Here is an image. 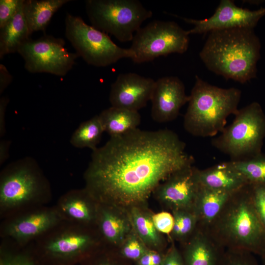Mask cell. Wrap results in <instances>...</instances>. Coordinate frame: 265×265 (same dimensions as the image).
Returning <instances> with one entry per match:
<instances>
[{"label":"cell","mask_w":265,"mask_h":265,"mask_svg":"<svg viewBox=\"0 0 265 265\" xmlns=\"http://www.w3.org/2000/svg\"><path fill=\"white\" fill-rule=\"evenodd\" d=\"M186 143L168 129L141 130L111 136L94 151L84 172V188L99 204L129 211L147 206L158 186L193 165Z\"/></svg>","instance_id":"6da1fadb"},{"label":"cell","mask_w":265,"mask_h":265,"mask_svg":"<svg viewBox=\"0 0 265 265\" xmlns=\"http://www.w3.org/2000/svg\"><path fill=\"white\" fill-rule=\"evenodd\" d=\"M260 49L254 29H225L209 32L199 56L211 71L243 84L256 77Z\"/></svg>","instance_id":"7a4b0ae2"},{"label":"cell","mask_w":265,"mask_h":265,"mask_svg":"<svg viewBox=\"0 0 265 265\" xmlns=\"http://www.w3.org/2000/svg\"><path fill=\"white\" fill-rule=\"evenodd\" d=\"M205 229L225 249L265 254V226L254 205L251 184L234 191Z\"/></svg>","instance_id":"3957f363"},{"label":"cell","mask_w":265,"mask_h":265,"mask_svg":"<svg viewBox=\"0 0 265 265\" xmlns=\"http://www.w3.org/2000/svg\"><path fill=\"white\" fill-rule=\"evenodd\" d=\"M52 197L50 182L33 158L26 157L16 160L1 171V220L46 206Z\"/></svg>","instance_id":"277c9868"},{"label":"cell","mask_w":265,"mask_h":265,"mask_svg":"<svg viewBox=\"0 0 265 265\" xmlns=\"http://www.w3.org/2000/svg\"><path fill=\"white\" fill-rule=\"evenodd\" d=\"M241 94L238 88L218 87L196 76L184 117L185 130L193 136L202 137L221 132L228 116L238 112Z\"/></svg>","instance_id":"5b68a950"},{"label":"cell","mask_w":265,"mask_h":265,"mask_svg":"<svg viewBox=\"0 0 265 265\" xmlns=\"http://www.w3.org/2000/svg\"><path fill=\"white\" fill-rule=\"evenodd\" d=\"M102 246L95 227L63 220L26 247L41 265H75Z\"/></svg>","instance_id":"8992f818"},{"label":"cell","mask_w":265,"mask_h":265,"mask_svg":"<svg viewBox=\"0 0 265 265\" xmlns=\"http://www.w3.org/2000/svg\"><path fill=\"white\" fill-rule=\"evenodd\" d=\"M233 122L211 144L228 155L230 160L247 159L262 153L265 137V114L257 102L238 109Z\"/></svg>","instance_id":"52a82bcc"},{"label":"cell","mask_w":265,"mask_h":265,"mask_svg":"<svg viewBox=\"0 0 265 265\" xmlns=\"http://www.w3.org/2000/svg\"><path fill=\"white\" fill-rule=\"evenodd\" d=\"M85 9L92 26L122 42L132 41L153 15L137 0H87Z\"/></svg>","instance_id":"ba28073f"},{"label":"cell","mask_w":265,"mask_h":265,"mask_svg":"<svg viewBox=\"0 0 265 265\" xmlns=\"http://www.w3.org/2000/svg\"><path fill=\"white\" fill-rule=\"evenodd\" d=\"M65 36L76 53L89 65L106 67L123 58L132 60L135 53L131 49L121 48L106 33L87 25L79 16L66 14Z\"/></svg>","instance_id":"9c48e42d"},{"label":"cell","mask_w":265,"mask_h":265,"mask_svg":"<svg viewBox=\"0 0 265 265\" xmlns=\"http://www.w3.org/2000/svg\"><path fill=\"white\" fill-rule=\"evenodd\" d=\"M131 48L135 53L132 61L142 63L173 53H184L188 49L187 30L174 21L154 20L135 33Z\"/></svg>","instance_id":"30bf717a"},{"label":"cell","mask_w":265,"mask_h":265,"mask_svg":"<svg viewBox=\"0 0 265 265\" xmlns=\"http://www.w3.org/2000/svg\"><path fill=\"white\" fill-rule=\"evenodd\" d=\"M62 38L45 35L36 40L30 38L17 53L23 58L28 72L62 77L72 69L79 57L76 53L68 52Z\"/></svg>","instance_id":"8fae6325"},{"label":"cell","mask_w":265,"mask_h":265,"mask_svg":"<svg viewBox=\"0 0 265 265\" xmlns=\"http://www.w3.org/2000/svg\"><path fill=\"white\" fill-rule=\"evenodd\" d=\"M1 220L0 239L23 248L63 220L55 206L46 205Z\"/></svg>","instance_id":"7c38bea8"},{"label":"cell","mask_w":265,"mask_h":265,"mask_svg":"<svg viewBox=\"0 0 265 265\" xmlns=\"http://www.w3.org/2000/svg\"><path fill=\"white\" fill-rule=\"evenodd\" d=\"M265 15V7L250 10L237 6L233 0H221L215 12L210 17L195 20L181 17L186 23L194 25L187 32L202 34L212 31L235 28L254 29Z\"/></svg>","instance_id":"4fadbf2b"},{"label":"cell","mask_w":265,"mask_h":265,"mask_svg":"<svg viewBox=\"0 0 265 265\" xmlns=\"http://www.w3.org/2000/svg\"><path fill=\"white\" fill-rule=\"evenodd\" d=\"M198 169L191 165L172 173L154 191L156 199L171 212L179 210L193 211L200 186Z\"/></svg>","instance_id":"5bb4252c"},{"label":"cell","mask_w":265,"mask_h":265,"mask_svg":"<svg viewBox=\"0 0 265 265\" xmlns=\"http://www.w3.org/2000/svg\"><path fill=\"white\" fill-rule=\"evenodd\" d=\"M156 80L134 73L119 74L111 85V106L137 111L151 100Z\"/></svg>","instance_id":"9a60e30c"},{"label":"cell","mask_w":265,"mask_h":265,"mask_svg":"<svg viewBox=\"0 0 265 265\" xmlns=\"http://www.w3.org/2000/svg\"><path fill=\"white\" fill-rule=\"evenodd\" d=\"M189 100L183 82L177 77L166 76L156 80L151 101V115L158 123L177 118L182 107Z\"/></svg>","instance_id":"2e32d148"},{"label":"cell","mask_w":265,"mask_h":265,"mask_svg":"<svg viewBox=\"0 0 265 265\" xmlns=\"http://www.w3.org/2000/svg\"><path fill=\"white\" fill-rule=\"evenodd\" d=\"M95 228L103 245L116 249L132 230L128 210L99 203Z\"/></svg>","instance_id":"e0dca14e"},{"label":"cell","mask_w":265,"mask_h":265,"mask_svg":"<svg viewBox=\"0 0 265 265\" xmlns=\"http://www.w3.org/2000/svg\"><path fill=\"white\" fill-rule=\"evenodd\" d=\"M54 206L63 220L95 227L99 203L84 187L67 191Z\"/></svg>","instance_id":"ac0fdd59"},{"label":"cell","mask_w":265,"mask_h":265,"mask_svg":"<svg viewBox=\"0 0 265 265\" xmlns=\"http://www.w3.org/2000/svg\"><path fill=\"white\" fill-rule=\"evenodd\" d=\"M182 245L181 252L186 265H219L225 250L206 229L198 225Z\"/></svg>","instance_id":"d6986e66"},{"label":"cell","mask_w":265,"mask_h":265,"mask_svg":"<svg viewBox=\"0 0 265 265\" xmlns=\"http://www.w3.org/2000/svg\"><path fill=\"white\" fill-rule=\"evenodd\" d=\"M197 177L200 185L225 192H234L249 184L229 161L205 169H198Z\"/></svg>","instance_id":"ffe728a7"},{"label":"cell","mask_w":265,"mask_h":265,"mask_svg":"<svg viewBox=\"0 0 265 265\" xmlns=\"http://www.w3.org/2000/svg\"><path fill=\"white\" fill-rule=\"evenodd\" d=\"M128 211L133 230L145 245L149 249L164 252L165 238L155 227L153 213L147 207H134Z\"/></svg>","instance_id":"44dd1931"},{"label":"cell","mask_w":265,"mask_h":265,"mask_svg":"<svg viewBox=\"0 0 265 265\" xmlns=\"http://www.w3.org/2000/svg\"><path fill=\"white\" fill-rule=\"evenodd\" d=\"M211 189L200 185L193 208L198 226L207 228L217 217L233 193Z\"/></svg>","instance_id":"7402d4cb"},{"label":"cell","mask_w":265,"mask_h":265,"mask_svg":"<svg viewBox=\"0 0 265 265\" xmlns=\"http://www.w3.org/2000/svg\"><path fill=\"white\" fill-rule=\"evenodd\" d=\"M22 0L12 18L0 28V58L4 55L17 53L19 48L29 40L30 33L23 10Z\"/></svg>","instance_id":"603a6c76"},{"label":"cell","mask_w":265,"mask_h":265,"mask_svg":"<svg viewBox=\"0 0 265 265\" xmlns=\"http://www.w3.org/2000/svg\"><path fill=\"white\" fill-rule=\"evenodd\" d=\"M70 0H24V16L31 35L45 31L54 14Z\"/></svg>","instance_id":"cb8c5ba5"},{"label":"cell","mask_w":265,"mask_h":265,"mask_svg":"<svg viewBox=\"0 0 265 265\" xmlns=\"http://www.w3.org/2000/svg\"><path fill=\"white\" fill-rule=\"evenodd\" d=\"M105 132L111 136L125 134L137 128L141 122L138 111L110 106L99 114Z\"/></svg>","instance_id":"d4e9b609"},{"label":"cell","mask_w":265,"mask_h":265,"mask_svg":"<svg viewBox=\"0 0 265 265\" xmlns=\"http://www.w3.org/2000/svg\"><path fill=\"white\" fill-rule=\"evenodd\" d=\"M105 132L99 115L81 123L70 139L71 144L78 148H88L94 151Z\"/></svg>","instance_id":"484cf974"},{"label":"cell","mask_w":265,"mask_h":265,"mask_svg":"<svg viewBox=\"0 0 265 265\" xmlns=\"http://www.w3.org/2000/svg\"><path fill=\"white\" fill-rule=\"evenodd\" d=\"M248 184L265 186V155L262 153L241 160L229 161Z\"/></svg>","instance_id":"4316f807"},{"label":"cell","mask_w":265,"mask_h":265,"mask_svg":"<svg viewBox=\"0 0 265 265\" xmlns=\"http://www.w3.org/2000/svg\"><path fill=\"white\" fill-rule=\"evenodd\" d=\"M171 212L174 223L169 237L172 240L179 241L182 244L195 232L198 225V220L192 211L179 210Z\"/></svg>","instance_id":"83f0119b"},{"label":"cell","mask_w":265,"mask_h":265,"mask_svg":"<svg viewBox=\"0 0 265 265\" xmlns=\"http://www.w3.org/2000/svg\"><path fill=\"white\" fill-rule=\"evenodd\" d=\"M0 265H41L27 247L21 248L1 240Z\"/></svg>","instance_id":"f1b7e54d"},{"label":"cell","mask_w":265,"mask_h":265,"mask_svg":"<svg viewBox=\"0 0 265 265\" xmlns=\"http://www.w3.org/2000/svg\"><path fill=\"white\" fill-rule=\"evenodd\" d=\"M131 263L123 258L116 249L102 246L80 265H132Z\"/></svg>","instance_id":"f546056e"},{"label":"cell","mask_w":265,"mask_h":265,"mask_svg":"<svg viewBox=\"0 0 265 265\" xmlns=\"http://www.w3.org/2000/svg\"><path fill=\"white\" fill-rule=\"evenodd\" d=\"M148 249L134 231L128 235L117 250L125 259L131 262H136Z\"/></svg>","instance_id":"4dcf8cb0"},{"label":"cell","mask_w":265,"mask_h":265,"mask_svg":"<svg viewBox=\"0 0 265 265\" xmlns=\"http://www.w3.org/2000/svg\"><path fill=\"white\" fill-rule=\"evenodd\" d=\"M253 255L242 250L225 249L219 265H260Z\"/></svg>","instance_id":"1f68e13d"},{"label":"cell","mask_w":265,"mask_h":265,"mask_svg":"<svg viewBox=\"0 0 265 265\" xmlns=\"http://www.w3.org/2000/svg\"><path fill=\"white\" fill-rule=\"evenodd\" d=\"M152 219L159 232L162 234L170 235L174 223V217L172 213L164 211L153 213Z\"/></svg>","instance_id":"d6a6232c"},{"label":"cell","mask_w":265,"mask_h":265,"mask_svg":"<svg viewBox=\"0 0 265 265\" xmlns=\"http://www.w3.org/2000/svg\"><path fill=\"white\" fill-rule=\"evenodd\" d=\"M22 0H0V28L14 16Z\"/></svg>","instance_id":"836d02e7"},{"label":"cell","mask_w":265,"mask_h":265,"mask_svg":"<svg viewBox=\"0 0 265 265\" xmlns=\"http://www.w3.org/2000/svg\"><path fill=\"white\" fill-rule=\"evenodd\" d=\"M252 186V198L256 211L265 226V186Z\"/></svg>","instance_id":"e575fe53"},{"label":"cell","mask_w":265,"mask_h":265,"mask_svg":"<svg viewBox=\"0 0 265 265\" xmlns=\"http://www.w3.org/2000/svg\"><path fill=\"white\" fill-rule=\"evenodd\" d=\"M165 252L148 249L136 262L135 265H162Z\"/></svg>","instance_id":"d590c367"},{"label":"cell","mask_w":265,"mask_h":265,"mask_svg":"<svg viewBox=\"0 0 265 265\" xmlns=\"http://www.w3.org/2000/svg\"><path fill=\"white\" fill-rule=\"evenodd\" d=\"M162 265H186L181 251L173 242L165 252Z\"/></svg>","instance_id":"8d00e7d4"},{"label":"cell","mask_w":265,"mask_h":265,"mask_svg":"<svg viewBox=\"0 0 265 265\" xmlns=\"http://www.w3.org/2000/svg\"><path fill=\"white\" fill-rule=\"evenodd\" d=\"M12 76L6 67L0 64V94H1L12 80Z\"/></svg>","instance_id":"74e56055"},{"label":"cell","mask_w":265,"mask_h":265,"mask_svg":"<svg viewBox=\"0 0 265 265\" xmlns=\"http://www.w3.org/2000/svg\"><path fill=\"white\" fill-rule=\"evenodd\" d=\"M9 100L6 97H1L0 99V136H3L5 132V113L6 107Z\"/></svg>","instance_id":"f35d334b"},{"label":"cell","mask_w":265,"mask_h":265,"mask_svg":"<svg viewBox=\"0 0 265 265\" xmlns=\"http://www.w3.org/2000/svg\"><path fill=\"white\" fill-rule=\"evenodd\" d=\"M10 143L9 140H2L0 142V165L7 159L9 157V152Z\"/></svg>","instance_id":"ab89813d"},{"label":"cell","mask_w":265,"mask_h":265,"mask_svg":"<svg viewBox=\"0 0 265 265\" xmlns=\"http://www.w3.org/2000/svg\"><path fill=\"white\" fill-rule=\"evenodd\" d=\"M261 258L262 262V265H265V254L261 257Z\"/></svg>","instance_id":"60d3db41"}]
</instances>
